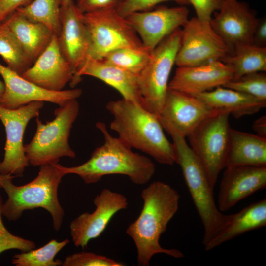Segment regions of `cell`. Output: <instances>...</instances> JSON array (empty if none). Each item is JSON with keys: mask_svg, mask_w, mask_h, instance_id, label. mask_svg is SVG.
Here are the masks:
<instances>
[{"mask_svg": "<svg viewBox=\"0 0 266 266\" xmlns=\"http://www.w3.org/2000/svg\"><path fill=\"white\" fill-rule=\"evenodd\" d=\"M5 89V87L4 82L0 79V101L3 96Z\"/></svg>", "mask_w": 266, "mask_h": 266, "instance_id": "obj_40", "label": "cell"}, {"mask_svg": "<svg viewBox=\"0 0 266 266\" xmlns=\"http://www.w3.org/2000/svg\"><path fill=\"white\" fill-rule=\"evenodd\" d=\"M0 75L5 84V92L0 105L15 109L33 101H47L62 106L68 101L79 98L80 88L52 91L29 81L0 63Z\"/></svg>", "mask_w": 266, "mask_h": 266, "instance_id": "obj_13", "label": "cell"}, {"mask_svg": "<svg viewBox=\"0 0 266 266\" xmlns=\"http://www.w3.org/2000/svg\"><path fill=\"white\" fill-rule=\"evenodd\" d=\"M224 169L218 199L221 212L266 186V166H236Z\"/></svg>", "mask_w": 266, "mask_h": 266, "instance_id": "obj_18", "label": "cell"}, {"mask_svg": "<svg viewBox=\"0 0 266 266\" xmlns=\"http://www.w3.org/2000/svg\"><path fill=\"white\" fill-rule=\"evenodd\" d=\"M193 95L168 88L159 118L187 137L202 121L218 113Z\"/></svg>", "mask_w": 266, "mask_h": 266, "instance_id": "obj_16", "label": "cell"}, {"mask_svg": "<svg viewBox=\"0 0 266 266\" xmlns=\"http://www.w3.org/2000/svg\"><path fill=\"white\" fill-rule=\"evenodd\" d=\"M6 20L25 53L33 63L48 46L53 33L44 25L32 21L17 11Z\"/></svg>", "mask_w": 266, "mask_h": 266, "instance_id": "obj_24", "label": "cell"}, {"mask_svg": "<svg viewBox=\"0 0 266 266\" xmlns=\"http://www.w3.org/2000/svg\"><path fill=\"white\" fill-rule=\"evenodd\" d=\"M181 30L180 46L175 64L192 66L221 61L228 54V49L221 37L212 29L210 22L192 17Z\"/></svg>", "mask_w": 266, "mask_h": 266, "instance_id": "obj_10", "label": "cell"}, {"mask_svg": "<svg viewBox=\"0 0 266 266\" xmlns=\"http://www.w3.org/2000/svg\"><path fill=\"white\" fill-rule=\"evenodd\" d=\"M84 75L98 78L117 90L123 98L142 105L138 75L104 61L88 56L74 74L70 82L73 87Z\"/></svg>", "mask_w": 266, "mask_h": 266, "instance_id": "obj_21", "label": "cell"}, {"mask_svg": "<svg viewBox=\"0 0 266 266\" xmlns=\"http://www.w3.org/2000/svg\"><path fill=\"white\" fill-rule=\"evenodd\" d=\"M252 128L257 135L266 138V116L263 115L255 120Z\"/></svg>", "mask_w": 266, "mask_h": 266, "instance_id": "obj_39", "label": "cell"}, {"mask_svg": "<svg viewBox=\"0 0 266 266\" xmlns=\"http://www.w3.org/2000/svg\"><path fill=\"white\" fill-rule=\"evenodd\" d=\"M266 101V74L255 72L232 79L223 86Z\"/></svg>", "mask_w": 266, "mask_h": 266, "instance_id": "obj_31", "label": "cell"}, {"mask_svg": "<svg viewBox=\"0 0 266 266\" xmlns=\"http://www.w3.org/2000/svg\"><path fill=\"white\" fill-rule=\"evenodd\" d=\"M96 127L102 133L104 142L92 152L84 163L73 167H60L66 175H78L87 184L96 183L105 176L123 175L136 185L147 183L155 171V166L147 156L133 152L132 148L119 137L112 136L106 124L98 122Z\"/></svg>", "mask_w": 266, "mask_h": 266, "instance_id": "obj_2", "label": "cell"}, {"mask_svg": "<svg viewBox=\"0 0 266 266\" xmlns=\"http://www.w3.org/2000/svg\"><path fill=\"white\" fill-rule=\"evenodd\" d=\"M96 206L92 213L84 212L71 221L70 235L74 245L83 249L90 240L99 237L106 229L113 216L128 205L122 194L103 189L94 200Z\"/></svg>", "mask_w": 266, "mask_h": 266, "instance_id": "obj_12", "label": "cell"}, {"mask_svg": "<svg viewBox=\"0 0 266 266\" xmlns=\"http://www.w3.org/2000/svg\"><path fill=\"white\" fill-rule=\"evenodd\" d=\"M151 52L147 49L121 48L109 52L101 59L138 75L148 63Z\"/></svg>", "mask_w": 266, "mask_h": 266, "instance_id": "obj_30", "label": "cell"}, {"mask_svg": "<svg viewBox=\"0 0 266 266\" xmlns=\"http://www.w3.org/2000/svg\"><path fill=\"white\" fill-rule=\"evenodd\" d=\"M181 30L179 28L173 31L153 49L148 63L138 74L142 106L158 117L180 46Z\"/></svg>", "mask_w": 266, "mask_h": 266, "instance_id": "obj_7", "label": "cell"}, {"mask_svg": "<svg viewBox=\"0 0 266 266\" xmlns=\"http://www.w3.org/2000/svg\"><path fill=\"white\" fill-rule=\"evenodd\" d=\"M33 0H0V23L5 21L18 9Z\"/></svg>", "mask_w": 266, "mask_h": 266, "instance_id": "obj_37", "label": "cell"}, {"mask_svg": "<svg viewBox=\"0 0 266 266\" xmlns=\"http://www.w3.org/2000/svg\"><path fill=\"white\" fill-rule=\"evenodd\" d=\"M266 225V199H264L233 214L223 231L204 246L209 251L247 232Z\"/></svg>", "mask_w": 266, "mask_h": 266, "instance_id": "obj_25", "label": "cell"}, {"mask_svg": "<svg viewBox=\"0 0 266 266\" xmlns=\"http://www.w3.org/2000/svg\"><path fill=\"white\" fill-rule=\"evenodd\" d=\"M83 14L73 0L61 7L59 44L62 54L73 69L74 75L89 55L90 40Z\"/></svg>", "mask_w": 266, "mask_h": 266, "instance_id": "obj_19", "label": "cell"}, {"mask_svg": "<svg viewBox=\"0 0 266 266\" xmlns=\"http://www.w3.org/2000/svg\"><path fill=\"white\" fill-rule=\"evenodd\" d=\"M62 266H123L124 264L105 256L91 252H80L69 255Z\"/></svg>", "mask_w": 266, "mask_h": 266, "instance_id": "obj_32", "label": "cell"}, {"mask_svg": "<svg viewBox=\"0 0 266 266\" xmlns=\"http://www.w3.org/2000/svg\"><path fill=\"white\" fill-rule=\"evenodd\" d=\"M189 10L185 5L161 6L154 10L138 12L128 15L127 19L150 51L167 35L183 26L188 21Z\"/></svg>", "mask_w": 266, "mask_h": 266, "instance_id": "obj_15", "label": "cell"}, {"mask_svg": "<svg viewBox=\"0 0 266 266\" xmlns=\"http://www.w3.org/2000/svg\"><path fill=\"white\" fill-rule=\"evenodd\" d=\"M83 19L90 40L89 56L93 58L101 59L121 48L147 49L127 18L116 9L83 13Z\"/></svg>", "mask_w": 266, "mask_h": 266, "instance_id": "obj_8", "label": "cell"}, {"mask_svg": "<svg viewBox=\"0 0 266 266\" xmlns=\"http://www.w3.org/2000/svg\"><path fill=\"white\" fill-rule=\"evenodd\" d=\"M230 115L219 112L202 121L187 136L190 147L213 188L225 168L231 129Z\"/></svg>", "mask_w": 266, "mask_h": 266, "instance_id": "obj_9", "label": "cell"}, {"mask_svg": "<svg viewBox=\"0 0 266 266\" xmlns=\"http://www.w3.org/2000/svg\"><path fill=\"white\" fill-rule=\"evenodd\" d=\"M192 95L211 108L228 112L235 118L256 113L266 106V101L223 86Z\"/></svg>", "mask_w": 266, "mask_h": 266, "instance_id": "obj_22", "label": "cell"}, {"mask_svg": "<svg viewBox=\"0 0 266 266\" xmlns=\"http://www.w3.org/2000/svg\"><path fill=\"white\" fill-rule=\"evenodd\" d=\"M79 111V104L75 99L56 109L55 118L51 121L43 124L36 117L35 135L29 143L24 145L29 164L40 166L58 163L62 157H75V153L70 147L68 139Z\"/></svg>", "mask_w": 266, "mask_h": 266, "instance_id": "obj_6", "label": "cell"}, {"mask_svg": "<svg viewBox=\"0 0 266 266\" xmlns=\"http://www.w3.org/2000/svg\"><path fill=\"white\" fill-rule=\"evenodd\" d=\"M166 1L175 2L180 5H189L187 0H125L116 10L126 18L135 12L151 10L157 5Z\"/></svg>", "mask_w": 266, "mask_h": 266, "instance_id": "obj_34", "label": "cell"}, {"mask_svg": "<svg viewBox=\"0 0 266 266\" xmlns=\"http://www.w3.org/2000/svg\"><path fill=\"white\" fill-rule=\"evenodd\" d=\"M21 76L52 91H62L71 82L74 71L61 52L58 36L53 35L48 46Z\"/></svg>", "mask_w": 266, "mask_h": 266, "instance_id": "obj_17", "label": "cell"}, {"mask_svg": "<svg viewBox=\"0 0 266 266\" xmlns=\"http://www.w3.org/2000/svg\"><path fill=\"white\" fill-rule=\"evenodd\" d=\"M221 61L233 69V79L252 72H265L266 47H259L253 44L239 45Z\"/></svg>", "mask_w": 266, "mask_h": 266, "instance_id": "obj_26", "label": "cell"}, {"mask_svg": "<svg viewBox=\"0 0 266 266\" xmlns=\"http://www.w3.org/2000/svg\"><path fill=\"white\" fill-rule=\"evenodd\" d=\"M43 101H33L15 109L0 105V120L5 128L6 142L4 155L0 162V174L22 177L30 165L26 156L23 135L30 120L39 116Z\"/></svg>", "mask_w": 266, "mask_h": 266, "instance_id": "obj_11", "label": "cell"}, {"mask_svg": "<svg viewBox=\"0 0 266 266\" xmlns=\"http://www.w3.org/2000/svg\"><path fill=\"white\" fill-rule=\"evenodd\" d=\"M68 239L59 242L52 239L43 246L27 252H21L12 257V263L16 266H59L62 261L55 259L56 255L69 243Z\"/></svg>", "mask_w": 266, "mask_h": 266, "instance_id": "obj_29", "label": "cell"}, {"mask_svg": "<svg viewBox=\"0 0 266 266\" xmlns=\"http://www.w3.org/2000/svg\"><path fill=\"white\" fill-rule=\"evenodd\" d=\"M253 44L261 47H266V18L259 19L253 34Z\"/></svg>", "mask_w": 266, "mask_h": 266, "instance_id": "obj_38", "label": "cell"}, {"mask_svg": "<svg viewBox=\"0 0 266 266\" xmlns=\"http://www.w3.org/2000/svg\"><path fill=\"white\" fill-rule=\"evenodd\" d=\"M218 11L210 23L227 46L228 54L239 45L253 44L259 19L247 3L238 0H225Z\"/></svg>", "mask_w": 266, "mask_h": 266, "instance_id": "obj_14", "label": "cell"}, {"mask_svg": "<svg viewBox=\"0 0 266 266\" xmlns=\"http://www.w3.org/2000/svg\"><path fill=\"white\" fill-rule=\"evenodd\" d=\"M143 204L140 214L127 227L126 233L133 241L138 266H147L157 254L175 258L184 256L176 249H166L159 242L161 235L178 209L180 195L170 185L156 181L141 193Z\"/></svg>", "mask_w": 266, "mask_h": 266, "instance_id": "obj_1", "label": "cell"}, {"mask_svg": "<svg viewBox=\"0 0 266 266\" xmlns=\"http://www.w3.org/2000/svg\"><path fill=\"white\" fill-rule=\"evenodd\" d=\"M0 188H1V186H0Z\"/></svg>", "mask_w": 266, "mask_h": 266, "instance_id": "obj_42", "label": "cell"}, {"mask_svg": "<svg viewBox=\"0 0 266 266\" xmlns=\"http://www.w3.org/2000/svg\"><path fill=\"white\" fill-rule=\"evenodd\" d=\"M110 128L132 148L138 149L166 165L175 163L173 144L166 138L159 117L141 105L123 98L109 101Z\"/></svg>", "mask_w": 266, "mask_h": 266, "instance_id": "obj_3", "label": "cell"}, {"mask_svg": "<svg viewBox=\"0 0 266 266\" xmlns=\"http://www.w3.org/2000/svg\"><path fill=\"white\" fill-rule=\"evenodd\" d=\"M171 136L174 148L175 163L182 170L184 178L202 222L205 246L226 227L233 214L226 215L218 208L213 188L198 159L187 144L185 137L171 127L165 129Z\"/></svg>", "mask_w": 266, "mask_h": 266, "instance_id": "obj_5", "label": "cell"}, {"mask_svg": "<svg viewBox=\"0 0 266 266\" xmlns=\"http://www.w3.org/2000/svg\"><path fill=\"white\" fill-rule=\"evenodd\" d=\"M233 77V69L221 61L207 64L178 67L168 88L195 95L223 86Z\"/></svg>", "mask_w": 266, "mask_h": 266, "instance_id": "obj_20", "label": "cell"}, {"mask_svg": "<svg viewBox=\"0 0 266 266\" xmlns=\"http://www.w3.org/2000/svg\"><path fill=\"white\" fill-rule=\"evenodd\" d=\"M73 0H61V7H64L68 5Z\"/></svg>", "mask_w": 266, "mask_h": 266, "instance_id": "obj_41", "label": "cell"}, {"mask_svg": "<svg viewBox=\"0 0 266 266\" xmlns=\"http://www.w3.org/2000/svg\"><path fill=\"white\" fill-rule=\"evenodd\" d=\"M3 203L2 198L0 195V254L10 249L27 252L35 248L34 242L13 234L5 227L2 218Z\"/></svg>", "mask_w": 266, "mask_h": 266, "instance_id": "obj_33", "label": "cell"}, {"mask_svg": "<svg viewBox=\"0 0 266 266\" xmlns=\"http://www.w3.org/2000/svg\"><path fill=\"white\" fill-rule=\"evenodd\" d=\"M16 11L32 21L44 25L53 34L59 36L61 29V0H33Z\"/></svg>", "mask_w": 266, "mask_h": 266, "instance_id": "obj_28", "label": "cell"}, {"mask_svg": "<svg viewBox=\"0 0 266 266\" xmlns=\"http://www.w3.org/2000/svg\"><path fill=\"white\" fill-rule=\"evenodd\" d=\"M125 0H76L77 8L82 13L116 9Z\"/></svg>", "mask_w": 266, "mask_h": 266, "instance_id": "obj_36", "label": "cell"}, {"mask_svg": "<svg viewBox=\"0 0 266 266\" xmlns=\"http://www.w3.org/2000/svg\"><path fill=\"white\" fill-rule=\"evenodd\" d=\"M266 166V138L231 128L225 167Z\"/></svg>", "mask_w": 266, "mask_h": 266, "instance_id": "obj_23", "label": "cell"}, {"mask_svg": "<svg viewBox=\"0 0 266 266\" xmlns=\"http://www.w3.org/2000/svg\"><path fill=\"white\" fill-rule=\"evenodd\" d=\"M65 175L58 163L40 166L37 176L22 186L12 183L14 176L0 174V185L7 195L2 204V216L15 221L25 211L41 208L51 214L54 229L59 231L65 212L59 202L58 190Z\"/></svg>", "mask_w": 266, "mask_h": 266, "instance_id": "obj_4", "label": "cell"}, {"mask_svg": "<svg viewBox=\"0 0 266 266\" xmlns=\"http://www.w3.org/2000/svg\"><path fill=\"white\" fill-rule=\"evenodd\" d=\"M0 55L7 66L21 76L33 64L6 20L0 23Z\"/></svg>", "mask_w": 266, "mask_h": 266, "instance_id": "obj_27", "label": "cell"}, {"mask_svg": "<svg viewBox=\"0 0 266 266\" xmlns=\"http://www.w3.org/2000/svg\"><path fill=\"white\" fill-rule=\"evenodd\" d=\"M225 0H187L194 7L196 17L200 20L210 22L212 14L218 11Z\"/></svg>", "mask_w": 266, "mask_h": 266, "instance_id": "obj_35", "label": "cell"}]
</instances>
